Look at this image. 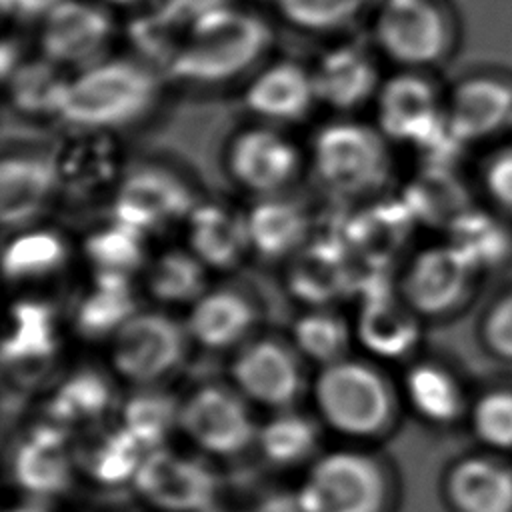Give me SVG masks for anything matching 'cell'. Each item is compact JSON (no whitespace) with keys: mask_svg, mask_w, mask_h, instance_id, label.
I'll list each match as a JSON object with an SVG mask.
<instances>
[{"mask_svg":"<svg viewBox=\"0 0 512 512\" xmlns=\"http://www.w3.org/2000/svg\"><path fill=\"white\" fill-rule=\"evenodd\" d=\"M272 30L258 14L222 4L198 16L166 76L214 86L250 70L270 48Z\"/></svg>","mask_w":512,"mask_h":512,"instance_id":"cell-1","label":"cell"},{"mask_svg":"<svg viewBox=\"0 0 512 512\" xmlns=\"http://www.w3.org/2000/svg\"><path fill=\"white\" fill-rule=\"evenodd\" d=\"M158 92L160 80L152 66L104 58L70 76L60 120L70 128L114 132L144 118Z\"/></svg>","mask_w":512,"mask_h":512,"instance_id":"cell-2","label":"cell"},{"mask_svg":"<svg viewBox=\"0 0 512 512\" xmlns=\"http://www.w3.org/2000/svg\"><path fill=\"white\" fill-rule=\"evenodd\" d=\"M312 400L322 422L348 438L384 434L398 410L390 380L372 362L350 356L320 368Z\"/></svg>","mask_w":512,"mask_h":512,"instance_id":"cell-3","label":"cell"},{"mask_svg":"<svg viewBox=\"0 0 512 512\" xmlns=\"http://www.w3.org/2000/svg\"><path fill=\"white\" fill-rule=\"evenodd\" d=\"M386 136L358 120L328 122L312 138L310 160L318 182L338 198L376 194L390 178Z\"/></svg>","mask_w":512,"mask_h":512,"instance_id":"cell-4","label":"cell"},{"mask_svg":"<svg viewBox=\"0 0 512 512\" xmlns=\"http://www.w3.org/2000/svg\"><path fill=\"white\" fill-rule=\"evenodd\" d=\"M388 494L386 470L374 456L334 450L310 466L296 502L300 512H384Z\"/></svg>","mask_w":512,"mask_h":512,"instance_id":"cell-5","label":"cell"},{"mask_svg":"<svg viewBox=\"0 0 512 512\" xmlns=\"http://www.w3.org/2000/svg\"><path fill=\"white\" fill-rule=\"evenodd\" d=\"M380 52L404 70H426L450 58L454 26L436 0H388L374 20Z\"/></svg>","mask_w":512,"mask_h":512,"instance_id":"cell-6","label":"cell"},{"mask_svg":"<svg viewBox=\"0 0 512 512\" xmlns=\"http://www.w3.org/2000/svg\"><path fill=\"white\" fill-rule=\"evenodd\" d=\"M188 338L186 324L170 314L138 310L110 338L112 368L136 386H156L184 362Z\"/></svg>","mask_w":512,"mask_h":512,"instance_id":"cell-7","label":"cell"},{"mask_svg":"<svg viewBox=\"0 0 512 512\" xmlns=\"http://www.w3.org/2000/svg\"><path fill=\"white\" fill-rule=\"evenodd\" d=\"M178 428L196 448L218 458L244 452L258 434L248 400L220 384H206L182 402Z\"/></svg>","mask_w":512,"mask_h":512,"instance_id":"cell-8","label":"cell"},{"mask_svg":"<svg viewBox=\"0 0 512 512\" xmlns=\"http://www.w3.org/2000/svg\"><path fill=\"white\" fill-rule=\"evenodd\" d=\"M478 270L450 244L418 250L404 266L398 292L420 318H446L470 298Z\"/></svg>","mask_w":512,"mask_h":512,"instance_id":"cell-9","label":"cell"},{"mask_svg":"<svg viewBox=\"0 0 512 512\" xmlns=\"http://www.w3.org/2000/svg\"><path fill=\"white\" fill-rule=\"evenodd\" d=\"M424 70H402L382 80L376 92V128L420 150L446 126L444 102Z\"/></svg>","mask_w":512,"mask_h":512,"instance_id":"cell-10","label":"cell"},{"mask_svg":"<svg viewBox=\"0 0 512 512\" xmlns=\"http://www.w3.org/2000/svg\"><path fill=\"white\" fill-rule=\"evenodd\" d=\"M234 388L270 410H288L304 390V370L294 346L278 338H256L238 348L230 364Z\"/></svg>","mask_w":512,"mask_h":512,"instance_id":"cell-11","label":"cell"},{"mask_svg":"<svg viewBox=\"0 0 512 512\" xmlns=\"http://www.w3.org/2000/svg\"><path fill=\"white\" fill-rule=\"evenodd\" d=\"M132 484L144 502L162 512H204L218 494V476L204 460L166 446L146 452Z\"/></svg>","mask_w":512,"mask_h":512,"instance_id":"cell-12","label":"cell"},{"mask_svg":"<svg viewBox=\"0 0 512 512\" xmlns=\"http://www.w3.org/2000/svg\"><path fill=\"white\" fill-rule=\"evenodd\" d=\"M198 202L190 186L162 166H140L112 190V218L144 234L186 220Z\"/></svg>","mask_w":512,"mask_h":512,"instance_id":"cell-13","label":"cell"},{"mask_svg":"<svg viewBox=\"0 0 512 512\" xmlns=\"http://www.w3.org/2000/svg\"><path fill=\"white\" fill-rule=\"evenodd\" d=\"M58 194L90 200L114 190L122 174V148L114 132L72 128L48 154Z\"/></svg>","mask_w":512,"mask_h":512,"instance_id":"cell-14","label":"cell"},{"mask_svg":"<svg viewBox=\"0 0 512 512\" xmlns=\"http://www.w3.org/2000/svg\"><path fill=\"white\" fill-rule=\"evenodd\" d=\"M114 22L106 8L86 0H62L40 20V54L62 68H88L112 40Z\"/></svg>","mask_w":512,"mask_h":512,"instance_id":"cell-15","label":"cell"},{"mask_svg":"<svg viewBox=\"0 0 512 512\" xmlns=\"http://www.w3.org/2000/svg\"><path fill=\"white\" fill-rule=\"evenodd\" d=\"M226 170L240 188L274 196L298 174L300 150L278 130L252 126L230 140Z\"/></svg>","mask_w":512,"mask_h":512,"instance_id":"cell-16","label":"cell"},{"mask_svg":"<svg viewBox=\"0 0 512 512\" xmlns=\"http://www.w3.org/2000/svg\"><path fill=\"white\" fill-rule=\"evenodd\" d=\"M414 224L402 198H382L342 218L338 236L356 268L390 272Z\"/></svg>","mask_w":512,"mask_h":512,"instance_id":"cell-17","label":"cell"},{"mask_svg":"<svg viewBox=\"0 0 512 512\" xmlns=\"http://www.w3.org/2000/svg\"><path fill=\"white\" fill-rule=\"evenodd\" d=\"M354 284L356 268L338 236H314L290 256L286 288L308 308H330L338 300L354 296Z\"/></svg>","mask_w":512,"mask_h":512,"instance_id":"cell-18","label":"cell"},{"mask_svg":"<svg viewBox=\"0 0 512 512\" xmlns=\"http://www.w3.org/2000/svg\"><path fill=\"white\" fill-rule=\"evenodd\" d=\"M444 112L462 144L492 138L512 126V80L490 72L470 74L452 88Z\"/></svg>","mask_w":512,"mask_h":512,"instance_id":"cell-19","label":"cell"},{"mask_svg":"<svg viewBox=\"0 0 512 512\" xmlns=\"http://www.w3.org/2000/svg\"><path fill=\"white\" fill-rule=\"evenodd\" d=\"M58 348V322L50 302L34 296L14 300L2 338L4 368L18 378H36L52 364Z\"/></svg>","mask_w":512,"mask_h":512,"instance_id":"cell-20","label":"cell"},{"mask_svg":"<svg viewBox=\"0 0 512 512\" xmlns=\"http://www.w3.org/2000/svg\"><path fill=\"white\" fill-rule=\"evenodd\" d=\"M76 466L78 460L68 440V428L52 420L32 426L14 446V482L34 496L64 492Z\"/></svg>","mask_w":512,"mask_h":512,"instance_id":"cell-21","label":"cell"},{"mask_svg":"<svg viewBox=\"0 0 512 512\" xmlns=\"http://www.w3.org/2000/svg\"><path fill=\"white\" fill-rule=\"evenodd\" d=\"M352 326L354 340L380 360L410 356L422 336L420 316L404 302L396 286L360 298Z\"/></svg>","mask_w":512,"mask_h":512,"instance_id":"cell-22","label":"cell"},{"mask_svg":"<svg viewBox=\"0 0 512 512\" xmlns=\"http://www.w3.org/2000/svg\"><path fill=\"white\" fill-rule=\"evenodd\" d=\"M450 512H512V462L492 452L454 460L442 478Z\"/></svg>","mask_w":512,"mask_h":512,"instance_id":"cell-23","label":"cell"},{"mask_svg":"<svg viewBox=\"0 0 512 512\" xmlns=\"http://www.w3.org/2000/svg\"><path fill=\"white\" fill-rule=\"evenodd\" d=\"M58 194L48 154H12L0 164V220L6 230L36 222Z\"/></svg>","mask_w":512,"mask_h":512,"instance_id":"cell-24","label":"cell"},{"mask_svg":"<svg viewBox=\"0 0 512 512\" xmlns=\"http://www.w3.org/2000/svg\"><path fill=\"white\" fill-rule=\"evenodd\" d=\"M312 80L318 102L340 112L360 108L382 84L374 58L358 44H338L324 52Z\"/></svg>","mask_w":512,"mask_h":512,"instance_id":"cell-25","label":"cell"},{"mask_svg":"<svg viewBox=\"0 0 512 512\" xmlns=\"http://www.w3.org/2000/svg\"><path fill=\"white\" fill-rule=\"evenodd\" d=\"M242 98L254 116L274 122H298L318 102L312 70L292 60H278L262 68L248 82Z\"/></svg>","mask_w":512,"mask_h":512,"instance_id":"cell-26","label":"cell"},{"mask_svg":"<svg viewBox=\"0 0 512 512\" xmlns=\"http://www.w3.org/2000/svg\"><path fill=\"white\" fill-rule=\"evenodd\" d=\"M188 250L208 270H230L250 250L246 214L218 202L196 204L186 218Z\"/></svg>","mask_w":512,"mask_h":512,"instance_id":"cell-27","label":"cell"},{"mask_svg":"<svg viewBox=\"0 0 512 512\" xmlns=\"http://www.w3.org/2000/svg\"><path fill=\"white\" fill-rule=\"evenodd\" d=\"M256 320L258 310L246 294L234 288H214L190 304L186 330L202 348L226 350L242 344Z\"/></svg>","mask_w":512,"mask_h":512,"instance_id":"cell-28","label":"cell"},{"mask_svg":"<svg viewBox=\"0 0 512 512\" xmlns=\"http://www.w3.org/2000/svg\"><path fill=\"white\" fill-rule=\"evenodd\" d=\"M138 312L132 276L94 272L88 290L80 296L72 322L86 340L112 338Z\"/></svg>","mask_w":512,"mask_h":512,"instance_id":"cell-29","label":"cell"},{"mask_svg":"<svg viewBox=\"0 0 512 512\" xmlns=\"http://www.w3.org/2000/svg\"><path fill=\"white\" fill-rule=\"evenodd\" d=\"M250 250L266 260L294 256L310 238V218L292 200L264 196L246 214Z\"/></svg>","mask_w":512,"mask_h":512,"instance_id":"cell-30","label":"cell"},{"mask_svg":"<svg viewBox=\"0 0 512 512\" xmlns=\"http://www.w3.org/2000/svg\"><path fill=\"white\" fill-rule=\"evenodd\" d=\"M408 406L428 424L450 426L468 416V400L458 376L440 362H414L402 382Z\"/></svg>","mask_w":512,"mask_h":512,"instance_id":"cell-31","label":"cell"},{"mask_svg":"<svg viewBox=\"0 0 512 512\" xmlns=\"http://www.w3.org/2000/svg\"><path fill=\"white\" fill-rule=\"evenodd\" d=\"M114 390L106 374L82 366L70 372L48 396V420L64 426H84L100 420L112 406Z\"/></svg>","mask_w":512,"mask_h":512,"instance_id":"cell-32","label":"cell"},{"mask_svg":"<svg viewBox=\"0 0 512 512\" xmlns=\"http://www.w3.org/2000/svg\"><path fill=\"white\" fill-rule=\"evenodd\" d=\"M402 202L416 224L450 226L468 206L460 182L444 164H424L402 188Z\"/></svg>","mask_w":512,"mask_h":512,"instance_id":"cell-33","label":"cell"},{"mask_svg":"<svg viewBox=\"0 0 512 512\" xmlns=\"http://www.w3.org/2000/svg\"><path fill=\"white\" fill-rule=\"evenodd\" d=\"M12 108L24 116H56L60 118L70 76L66 68L44 58L22 60L18 68L4 80Z\"/></svg>","mask_w":512,"mask_h":512,"instance_id":"cell-34","label":"cell"},{"mask_svg":"<svg viewBox=\"0 0 512 512\" xmlns=\"http://www.w3.org/2000/svg\"><path fill=\"white\" fill-rule=\"evenodd\" d=\"M68 258L64 236L50 228L18 230L4 248V276L10 282L42 280L58 272Z\"/></svg>","mask_w":512,"mask_h":512,"instance_id":"cell-35","label":"cell"},{"mask_svg":"<svg viewBox=\"0 0 512 512\" xmlns=\"http://www.w3.org/2000/svg\"><path fill=\"white\" fill-rule=\"evenodd\" d=\"M146 448L120 424L110 432H104L94 442L86 444L82 452H76L78 466L96 482L106 486H118L134 482V476L146 456Z\"/></svg>","mask_w":512,"mask_h":512,"instance_id":"cell-36","label":"cell"},{"mask_svg":"<svg viewBox=\"0 0 512 512\" xmlns=\"http://www.w3.org/2000/svg\"><path fill=\"white\" fill-rule=\"evenodd\" d=\"M354 326L332 308H308L292 324V346L320 366L348 356Z\"/></svg>","mask_w":512,"mask_h":512,"instance_id":"cell-37","label":"cell"},{"mask_svg":"<svg viewBox=\"0 0 512 512\" xmlns=\"http://www.w3.org/2000/svg\"><path fill=\"white\" fill-rule=\"evenodd\" d=\"M318 424L292 408L278 410L258 426L256 446L262 456L276 466H298L306 462L318 446Z\"/></svg>","mask_w":512,"mask_h":512,"instance_id":"cell-38","label":"cell"},{"mask_svg":"<svg viewBox=\"0 0 512 512\" xmlns=\"http://www.w3.org/2000/svg\"><path fill=\"white\" fill-rule=\"evenodd\" d=\"M208 268L182 248L164 250L146 270V288L162 304H194L206 292Z\"/></svg>","mask_w":512,"mask_h":512,"instance_id":"cell-39","label":"cell"},{"mask_svg":"<svg viewBox=\"0 0 512 512\" xmlns=\"http://www.w3.org/2000/svg\"><path fill=\"white\" fill-rule=\"evenodd\" d=\"M180 406L170 392L156 386H140L120 410V426L126 428L148 452L164 446L180 424Z\"/></svg>","mask_w":512,"mask_h":512,"instance_id":"cell-40","label":"cell"},{"mask_svg":"<svg viewBox=\"0 0 512 512\" xmlns=\"http://www.w3.org/2000/svg\"><path fill=\"white\" fill-rule=\"evenodd\" d=\"M82 250L94 272L132 276L146 266V234L114 218L92 230L84 238Z\"/></svg>","mask_w":512,"mask_h":512,"instance_id":"cell-41","label":"cell"},{"mask_svg":"<svg viewBox=\"0 0 512 512\" xmlns=\"http://www.w3.org/2000/svg\"><path fill=\"white\" fill-rule=\"evenodd\" d=\"M478 272L496 266L510 250L502 224L484 212L466 208L448 226V240Z\"/></svg>","mask_w":512,"mask_h":512,"instance_id":"cell-42","label":"cell"},{"mask_svg":"<svg viewBox=\"0 0 512 512\" xmlns=\"http://www.w3.org/2000/svg\"><path fill=\"white\" fill-rule=\"evenodd\" d=\"M474 438L496 456L512 462V390L492 388L482 392L468 408Z\"/></svg>","mask_w":512,"mask_h":512,"instance_id":"cell-43","label":"cell"},{"mask_svg":"<svg viewBox=\"0 0 512 512\" xmlns=\"http://www.w3.org/2000/svg\"><path fill=\"white\" fill-rule=\"evenodd\" d=\"M190 24L150 6L146 14L134 18L128 26V38L148 64L162 66L164 72L180 52Z\"/></svg>","mask_w":512,"mask_h":512,"instance_id":"cell-44","label":"cell"},{"mask_svg":"<svg viewBox=\"0 0 512 512\" xmlns=\"http://www.w3.org/2000/svg\"><path fill=\"white\" fill-rule=\"evenodd\" d=\"M370 0H274L276 12L292 26L330 32L352 22Z\"/></svg>","mask_w":512,"mask_h":512,"instance_id":"cell-45","label":"cell"},{"mask_svg":"<svg viewBox=\"0 0 512 512\" xmlns=\"http://www.w3.org/2000/svg\"><path fill=\"white\" fill-rule=\"evenodd\" d=\"M484 348L498 360L512 362V292L494 300L480 324Z\"/></svg>","mask_w":512,"mask_h":512,"instance_id":"cell-46","label":"cell"},{"mask_svg":"<svg viewBox=\"0 0 512 512\" xmlns=\"http://www.w3.org/2000/svg\"><path fill=\"white\" fill-rule=\"evenodd\" d=\"M482 186L496 206L512 212V146L500 148L488 158L482 170Z\"/></svg>","mask_w":512,"mask_h":512,"instance_id":"cell-47","label":"cell"},{"mask_svg":"<svg viewBox=\"0 0 512 512\" xmlns=\"http://www.w3.org/2000/svg\"><path fill=\"white\" fill-rule=\"evenodd\" d=\"M152 8L162 10L182 22L192 24L204 12L226 4V0H148Z\"/></svg>","mask_w":512,"mask_h":512,"instance_id":"cell-48","label":"cell"},{"mask_svg":"<svg viewBox=\"0 0 512 512\" xmlns=\"http://www.w3.org/2000/svg\"><path fill=\"white\" fill-rule=\"evenodd\" d=\"M62 0H0L2 12L20 22L42 20Z\"/></svg>","mask_w":512,"mask_h":512,"instance_id":"cell-49","label":"cell"},{"mask_svg":"<svg viewBox=\"0 0 512 512\" xmlns=\"http://www.w3.org/2000/svg\"><path fill=\"white\" fill-rule=\"evenodd\" d=\"M22 62V54L18 48V42L14 38H4L2 40V50H0V70H2V80H6Z\"/></svg>","mask_w":512,"mask_h":512,"instance_id":"cell-50","label":"cell"},{"mask_svg":"<svg viewBox=\"0 0 512 512\" xmlns=\"http://www.w3.org/2000/svg\"><path fill=\"white\" fill-rule=\"evenodd\" d=\"M6 512H48V510L42 508V506H38V504H20V506L8 508Z\"/></svg>","mask_w":512,"mask_h":512,"instance_id":"cell-51","label":"cell"},{"mask_svg":"<svg viewBox=\"0 0 512 512\" xmlns=\"http://www.w3.org/2000/svg\"><path fill=\"white\" fill-rule=\"evenodd\" d=\"M104 2H108L110 6H122V8H128V6H136V4H140V2H144V0H104Z\"/></svg>","mask_w":512,"mask_h":512,"instance_id":"cell-52","label":"cell"},{"mask_svg":"<svg viewBox=\"0 0 512 512\" xmlns=\"http://www.w3.org/2000/svg\"><path fill=\"white\" fill-rule=\"evenodd\" d=\"M204 512H218V510H214V506H212V508H208V510H204Z\"/></svg>","mask_w":512,"mask_h":512,"instance_id":"cell-53","label":"cell"},{"mask_svg":"<svg viewBox=\"0 0 512 512\" xmlns=\"http://www.w3.org/2000/svg\"><path fill=\"white\" fill-rule=\"evenodd\" d=\"M380 2H388V0H380Z\"/></svg>","mask_w":512,"mask_h":512,"instance_id":"cell-54","label":"cell"}]
</instances>
